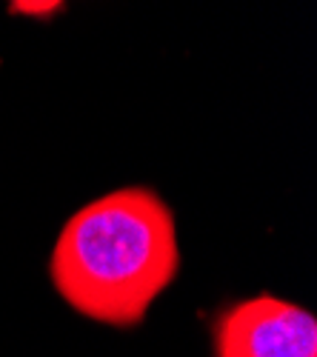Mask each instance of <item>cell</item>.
<instances>
[{"label": "cell", "instance_id": "obj_1", "mask_svg": "<svg viewBox=\"0 0 317 357\" xmlns=\"http://www.w3.org/2000/svg\"><path fill=\"white\" fill-rule=\"evenodd\" d=\"M180 272L178 223L152 186H123L86 203L49 257L57 294L83 317L137 329Z\"/></svg>", "mask_w": 317, "mask_h": 357}, {"label": "cell", "instance_id": "obj_2", "mask_svg": "<svg viewBox=\"0 0 317 357\" xmlns=\"http://www.w3.org/2000/svg\"><path fill=\"white\" fill-rule=\"evenodd\" d=\"M215 357H317V317L295 301L254 294L209 320Z\"/></svg>", "mask_w": 317, "mask_h": 357}]
</instances>
